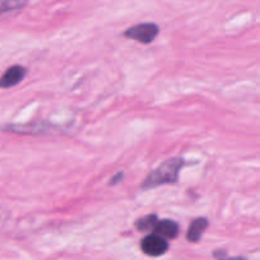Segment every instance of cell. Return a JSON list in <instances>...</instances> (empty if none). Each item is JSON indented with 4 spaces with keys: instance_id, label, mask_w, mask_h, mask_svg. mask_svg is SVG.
Instances as JSON below:
<instances>
[{
    "instance_id": "8",
    "label": "cell",
    "mask_w": 260,
    "mask_h": 260,
    "mask_svg": "<svg viewBox=\"0 0 260 260\" xmlns=\"http://www.w3.org/2000/svg\"><path fill=\"white\" fill-rule=\"evenodd\" d=\"M27 4V0H0V14L13 12L23 8Z\"/></svg>"
},
{
    "instance_id": "7",
    "label": "cell",
    "mask_w": 260,
    "mask_h": 260,
    "mask_svg": "<svg viewBox=\"0 0 260 260\" xmlns=\"http://www.w3.org/2000/svg\"><path fill=\"white\" fill-rule=\"evenodd\" d=\"M157 222H159V218H157L156 216L147 215L136 221V228L139 229L140 231H151L154 230V228L156 226Z\"/></svg>"
},
{
    "instance_id": "11",
    "label": "cell",
    "mask_w": 260,
    "mask_h": 260,
    "mask_svg": "<svg viewBox=\"0 0 260 260\" xmlns=\"http://www.w3.org/2000/svg\"><path fill=\"white\" fill-rule=\"evenodd\" d=\"M226 260H246L244 256H235V258H230V259H226Z\"/></svg>"
},
{
    "instance_id": "1",
    "label": "cell",
    "mask_w": 260,
    "mask_h": 260,
    "mask_svg": "<svg viewBox=\"0 0 260 260\" xmlns=\"http://www.w3.org/2000/svg\"><path fill=\"white\" fill-rule=\"evenodd\" d=\"M183 165H184V160L180 157H173V159L167 160L147 175V178L142 183V189L147 190L160 187V185L177 183Z\"/></svg>"
},
{
    "instance_id": "10",
    "label": "cell",
    "mask_w": 260,
    "mask_h": 260,
    "mask_svg": "<svg viewBox=\"0 0 260 260\" xmlns=\"http://www.w3.org/2000/svg\"><path fill=\"white\" fill-rule=\"evenodd\" d=\"M122 179H123V173H117V174L114 175V177L111 179L109 184H111V185H116V184H118V183L121 182Z\"/></svg>"
},
{
    "instance_id": "6",
    "label": "cell",
    "mask_w": 260,
    "mask_h": 260,
    "mask_svg": "<svg viewBox=\"0 0 260 260\" xmlns=\"http://www.w3.org/2000/svg\"><path fill=\"white\" fill-rule=\"evenodd\" d=\"M207 228V218H196V220L190 223L189 229H188L187 231V240L189 241V243H197V241H200V239L202 238L203 233H205Z\"/></svg>"
},
{
    "instance_id": "4",
    "label": "cell",
    "mask_w": 260,
    "mask_h": 260,
    "mask_svg": "<svg viewBox=\"0 0 260 260\" xmlns=\"http://www.w3.org/2000/svg\"><path fill=\"white\" fill-rule=\"evenodd\" d=\"M25 74H27V71H25V69L23 68V66H12V68L8 69V70L3 74L2 78H0V88L8 89L17 85V84H19L20 81L23 80Z\"/></svg>"
},
{
    "instance_id": "3",
    "label": "cell",
    "mask_w": 260,
    "mask_h": 260,
    "mask_svg": "<svg viewBox=\"0 0 260 260\" xmlns=\"http://www.w3.org/2000/svg\"><path fill=\"white\" fill-rule=\"evenodd\" d=\"M141 249L146 255L160 256L167 253L169 245H168V241L165 239L151 234L141 241Z\"/></svg>"
},
{
    "instance_id": "9",
    "label": "cell",
    "mask_w": 260,
    "mask_h": 260,
    "mask_svg": "<svg viewBox=\"0 0 260 260\" xmlns=\"http://www.w3.org/2000/svg\"><path fill=\"white\" fill-rule=\"evenodd\" d=\"M10 129H13V132H22V134H24L25 131H28V129H29V127H27V126H12V127H9ZM32 129V131H30V134H41V132H43V131H46V129H48V128H46V127H38V128H30Z\"/></svg>"
},
{
    "instance_id": "5",
    "label": "cell",
    "mask_w": 260,
    "mask_h": 260,
    "mask_svg": "<svg viewBox=\"0 0 260 260\" xmlns=\"http://www.w3.org/2000/svg\"><path fill=\"white\" fill-rule=\"evenodd\" d=\"M152 231H154L155 235L160 236L165 240H169V239L177 238L178 234H179V225L172 220H159V222L156 223Z\"/></svg>"
},
{
    "instance_id": "2",
    "label": "cell",
    "mask_w": 260,
    "mask_h": 260,
    "mask_svg": "<svg viewBox=\"0 0 260 260\" xmlns=\"http://www.w3.org/2000/svg\"><path fill=\"white\" fill-rule=\"evenodd\" d=\"M159 35V27L155 23H142L134 25L124 32L127 38L141 43H151Z\"/></svg>"
}]
</instances>
